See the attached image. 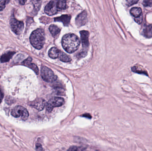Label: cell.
Segmentation results:
<instances>
[{
	"instance_id": "6da1fadb",
	"label": "cell",
	"mask_w": 152,
	"mask_h": 151,
	"mask_svg": "<svg viewBox=\"0 0 152 151\" xmlns=\"http://www.w3.org/2000/svg\"><path fill=\"white\" fill-rule=\"evenodd\" d=\"M80 44L79 38L74 34H67L62 38V46L68 53H72L76 51L79 48Z\"/></svg>"
},
{
	"instance_id": "7a4b0ae2",
	"label": "cell",
	"mask_w": 152,
	"mask_h": 151,
	"mask_svg": "<svg viewBox=\"0 0 152 151\" xmlns=\"http://www.w3.org/2000/svg\"><path fill=\"white\" fill-rule=\"evenodd\" d=\"M30 41L33 47L37 49H41L45 42V34L42 29H37L34 31L31 34Z\"/></svg>"
},
{
	"instance_id": "3957f363",
	"label": "cell",
	"mask_w": 152,
	"mask_h": 151,
	"mask_svg": "<svg viewBox=\"0 0 152 151\" xmlns=\"http://www.w3.org/2000/svg\"><path fill=\"white\" fill-rule=\"evenodd\" d=\"M11 114L15 118H21V120L23 121L26 120L29 116V113L27 110L20 105L15 106L12 110Z\"/></svg>"
},
{
	"instance_id": "277c9868",
	"label": "cell",
	"mask_w": 152,
	"mask_h": 151,
	"mask_svg": "<svg viewBox=\"0 0 152 151\" xmlns=\"http://www.w3.org/2000/svg\"><path fill=\"white\" fill-rule=\"evenodd\" d=\"M41 76L43 79L47 82H53L57 79V75L49 67L43 66L41 69Z\"/></svg>"
},
{
	"instance_id": "5b68a950",
	"label": "cell",
	"mask_w": 152,
	"mask_h": 151,
	"mask_svg": "<svg viewBox=\"0 0 152 151\" xmlns=\"http://www.w3.org/2000/svg\"><path fill=\"white\" fill-rule=\"evenodd\" d=\"M64 103L65 100L62 98H52L46 104V110L49 112H51L54 107L62 106Z\"/></svg>"
},
{
	"instance_id": "8992f818",
	"label": "cell",
	"mask_w": 152,
	"mask_h": 151,
	"mask_svg": "<svg viewBox=\"0 0 152 151\" xmlns=\"http://www.w3.org/2000/svg\"><path fill=\"white\" fill-rule=\"evenodd\" d=\"M10 25L12 30L17 35L20 34L24 28V23L22 21H18L15 18L11 19Z\"/></svg>"
},
{
	"instance_id": "52a82bcc",
	"label": "cell",
	"mask_w": 152,
	"mask_h": 151,
	"mask_svg": "<svg viewBox=\"0 0 152 151\" xmlns=\"http://www.w3.org/2000/svg\"><path fill=\"white\" fill-rule=\"evenodd\" d=\"M57 2L50 1L45 6L44 12L49 16H52L57 12L58 9L57 6Z\"/></svg>"
},
{
	"instance_id": "ba28073f",
	"label": "cell",
	"mask_w": 152,
	"mask_h": 151,
	"mask_svg": "<svg viewBox=\"0 0 152 151\" xmlns=\"http://www.w3.org/2000/svg\"><path fill=\"white\" fill-rule=\"evenodd\" d=\"M30 105L38 111H41L46 105L45 100L42 98H37L30 103Z\"/></svg>"
},
{
	"instance_id": "9c48e42d",
	"label": "cell",
	"mask_w": 152,
	"mask_h": 151,
	"mask_svg": "<svg viewBox=\"0 0 152 151\" xmlns=\"http://www.w3.org/2000/svg\"><path fill=\"white\" fill-rule=\"evenodd\" d=\"M87 13L85 11L81 12L76 19V24L78 27L84 25L87 22Z\"/></svg>"
},
{
	"instance_id": "30bf717a",
	"label": "cell",
	"mask_w": 152,
	"mask_h": 151,
	"mask_svg": "<svg viewBox=\"0 0 152 151\" xmlns=\"http://www.w3.org/2000/svg\"><path fill=\"white\" fill-rule=\"evenodd\" d=\"M81 40L82 43L83 47L86 48L89 47V33L87 31L83 30L80 32Z\"/></svg>"
},
{
	"instance_id": "8fae6325",
	"label": "cell",
	"mask_w": 152,
	"mask_h": 151,
	"mask_svg": "<svg viewBox=\"0 0 152 151\" xmlns=\"http://www.w3.org/2000/svg\"><path fill=\"white\" fill-rule=\"evenodd\" d=\"M32 59L30 57L28 58L27 59L24 60L22 62V64L26 66H28L29 68L33 70L36 74H39V70L38 67L34 64H32Z\"/></svg>"
},
{
	"instance_id": "7c38bea8",
	"label": "cell",
	"mask_w": 152,
	"mask_h": 151,
	"mask_svg": "<svg viewBox=\"0 0 152 151\" xmlns=\"http://www.w3.org/2000/svg\"><path fill=\"white\" fill-rule=\"evenodd\" d=\"M71 16L68 15H63L60 17H57L54 18V21L61 22L63 23L64 25H67L70 22Z\"/></svg>"
},
{
	"instance_id": "4fadbf2b",
	"label": "cell",
	"mask_w": 152,
	"mask_h": 151,
	"mask_svg": "<svg viewBox=\"0 0 152 151\" xmlns=\"http://www.w3.org/2000/svg\"><path fill=\"white\" fill-rule=\"evenodd\" d=\"M60 51L56 47H52L49 51V56L50 57L53 59L58 58Z\"/></svg>"
},
{
	"instance_id": "5bb4252c",
	"label": "cell",
	"mask_w": 152,
	"mask_h": 151,
	"mask_svg": "<svg viewBox=\"0 0 152 151\" xmlns=\"http://www.w3.org/2000/svg\"><path fill=\"white\" fill-rule=\"evenodd\" d=\"M15 54L14 51H9L3 55L0 58L1 63H5L8 62L12 58V56Z\"/></svg>"
},
{
	"instance_id": "9a60e30c",
	"label": "cell",
	"mask_w": 152,
	"mask_h": 151,
	"mask_svg": "<svg viewBox=\"0 0 152 151\" xmlns=\"http://www.w3.org/2000/svg\"><path fill=\"white\" fill-rule=\"evenodd\" d=\"M130 12L134 17H138L142 15V10L140 7H134L131 9Z\"/></svg>"
},
{
	"instance_id": "2e32d148",
	"label": "cell",
	"mask_w": 152,
	"mask_h": 151,
	"mask_svg": "<svg viewBox=\"0 0 152 151\" xmlns=\"http://www.w3.org/2000/svg\"><path fill=\"white\" fill-rule=\"evenodd\" d=\"M143 33L144 35L147 38L152 37V24L145 26L143 30Z\"/></svg>"
},
{
	"instance_id": "e0dca14e",
	"label": "cell",
	"mask_w": 152,
	"mask_h": 151,
	"mask_svg": "<svg viewBox=\"0 0 152 151\" xmlns=\"http://www.w3.org/2000/svg\"><path fill=\"white\" fill-rule=\"evenodd\" d=\"M49 30L52 36H53L57 35L60 31V28L54 25H51L49 27Z\"/></svg>"
},
{
	"instance_id": "ac0fdd59",
	"label": "cell",
	"mask_w": 152,
	"mask_h": 151,
	"mask_svg": "<svg viewBox=\"0 0 152 151\" xmlns=\"http://www.w3.org/2000/svg\"><path fill=\"white\" fill-rule=\"evenodd\" d=\"M58 57L62 62H69L71 61V59L70 57L61 51H60Z\"/></svg>"
},
{
	"instance_id": "d6986e66",
	"label": "cell",
	"mask_w": 152,
	"mask_h": 151,
	"mask_svg": "<svg viewBox=\"0 0 152 151\" xmlns=\"http://www.w3.org/2000/svg\"><path fill=\"white\" fill-rule=\"evenodd\" d=\"M132 72H134L140 74H144L146 76H148L147 72L146 71L143 69H140L138 66H134L132 68Z\"/></svg>"
},
{
	"instance_id": "ffe728a7",
	"label": "cell",
	"mask_w": 152,
	"mask_h": 151,
	"mask_svg": "<svg viewBox=\"0 0 152 151\" xmlns=\"http://www.w3.org/2000/svg\"><path fill=\"white\" fill-rule=\"evenodd\" d=\"M57 6L58 10L65 9L66 8V3L65 1H59L57 2Z\"/></svg>"
},
{
	"instance_id": "44dd1931",
	"label": "cell",
	"mask_w": 152,
	"mask_h": 151,
	"mask_svg": "<svg viewBox=\"0 0 152 151\" xmlns=\"http://www.w3.org/2000/svg\"><path fill=\"white\" fill-rule=\"evenodd\" d=\"M9 2V1H3V0L0 1V11L4 9L6 4L8 3Z\"/></svg>"
},
{
	"instance_id": "7402d4cb",
	"label": "cell",
	"mask_w": 152,
	"mask_h": 151,
	"mask_svg": "<svg viewBox=\"0 0 152 151\" xmlns=\"http://www.w3.org/2000/svg\"><path fill=\"white\" fill-rule=\"evenodd\" d=\"M142 4L145 7H151L152 6V0H145Z\"/></svg>"
},
{
	"instance_id": "603a6c76",
	"label": "cell",
	"mask_w": 152,
	"mask_h": 151,
	"mask_svg": "<svg viewBox=\"0 0 152 151\" xmlns=\"http://www.w3.org/2000/svg\"><path fill=\"white\" fill-rule=\"evenodd\" d=\"M82 149L77 146H72L68 149V151H82Z\"/></svg>"
},
{
	"instance_id": "cb8c5ba5",
	"label": "cell",
	"mask_w": 152,
	"mask_h": 151,
	"mask_svg": "<svg viewBox=\"0 0 152 151\" xmlns=\"http://www.w3.org/2000/svg\"><path fill=\"white\" fill-rule=\"evenodd\" d=\"M138 2V0H131V1H127V4L128 6H130L133 4H136Z\"/></svg>"
},
{
	"instance_id": "d4e9b609",
	"label": "cell",
	"mask_w": 152,
	"mask_h": 151,
	"mask_svg": "<svg viewBox=\"0 0 152 151\" xmlns=\"http://www.w3.org/2000/svg\"><path fill=\"white\" fill-rule=\"evenodd\" d=\"M134 20L137 24H141L142 22V21H143V16H142V15H141V16H140L138 17L135 18Z\"/></svg>"
},
{
	"instance_id": "484cf974",
	"label": "cell",
	"mask_w": 152,
	"mask_h": 151,
	"mask_svg": "<svg viewBox=\"0 0 152 151\" xmlns=\"http://www.w3.org/2000/svg\"><path fill=\"white\" fill-rule=\"evenodd\" d=\"M36 150L37 151H44L41 145L40 144H36Z\"/></svg>"
},
{
	"instance_id": "4316f807",
	"label": "cell",
	"mask_w": 152,
	"mask_h": 151,
	"mask_svg": "<svg viewBox=\"0 0 152 151\" xmlns=\"http://www.w3.org/2000/svg\"><path fill=\"white\" fill-rule=\"evenodd\" d=\"M4 98V94L3 93L2 91L0 89V103H1L2 101L3 98Z\"/></svg>"
},
{
	"instance_id": "83f0119b",
	"label": "cell",
	"mask_w": 152,
	"mask_h": 151,
	"mask_svg": "<svg viewBox=\"0 0 152 151\" xmlns=\"http://www.w3.org/2000/svg\"><path fill=\"white\" fill-rule=\"evenodd\" d=\"M26 1H19V2L20 4L23 5V4H25V2Z\"/></svg>"
}]
</instances>
